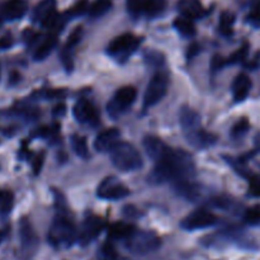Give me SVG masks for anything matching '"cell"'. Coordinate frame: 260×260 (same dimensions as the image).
<instances>
[{"label": "cell", "mask_w": 260, "mask_h": 260, "mask_svg": "<svg viewBox=\"0 0 260 260\" xmlns=\"http://www.w3.org/2000/svg\"><path fill=\"white\" fill-rule=\"evenodd\" d=\"M179 123L188 144L196 149H206L216 142V136L208 134L201 123L197 112L188 106H183L179 111Z\"/></svg>", "instance_id": "7a4b0ae2"}, {"label": "cell", "mask_w": 260, "mask_h": 260, "mask_svg": "<svg viewBox=\"0 0 260 260\" xmlns=\"http://www.w3.org/2000/svg\"><path fill=\"white\" fill-rule=\"evenodd\" d=\"M121 139V131L118 128H108L102 131L94 140V149L98 152H109Z\"/></svg>", "instance_id": "9a60e30c"}, {"label": "cell", "mask_w": 260, "mask_h": 260, "mask_svg": "<svg viewBox=\"0 0 260 260\" xmlns=\"http://www.w3.org/2000/svg\"><path fill=\"white\" fill-rule=\"evenodd\" d=\"M3 236H4V235H3V233H2V231H0V241L3 240Z\"/></svg>", "instance_id": "ee69618b"}, {"label": "cell", "mask_w": 260, "mask_h": 260, "mask_svg": "<svg viewBox=\"0 0 260 260\" xmlns=\"http://www.w3.org/2000/svg\"><path fill=\"white\" fill-rule=\"evenodd\" d=\"M56 0H41L33 10V22L46 25L56 15Z\"/></svg>", "instance_id": "ac0fdd59"}, {"label": "cell", "mask_w": 260, "mask_h": 260, "mask_svg": "<svg viewBox=\"0 0 260 260\" xmlns=\"http://www.w3.org/2000/svg\"><path fill=\"white\" fill-rule=\"evenodd\" d=\"M112 8V0H94L89 7L88 13L91 18H99Z\"/></svg>", "instance_id": "d4e9b609"}, {"label": "cell", "mask_w": 260, "mask_h": 260, "mask_svg": "<svg viewBox=\"0 0 260 260\" xmlns=\"http://www.w3.org/2000/svg\"><path fill=\"white\" fill-rule=\"evenodd\" d=\"M251 86H253V84H251L250 78L246 74H240V75L236 76L233 83L234 101L238 102V103L245 101L250 93Z\"/></svg>", "instance_id": "d6986e66"}, {"label": "cell", "mask_w": 260, "mask_h": 260, "mask_svg": "<svg viewBox=\"0 0 260 260\" xmlns=\"http://www.w3.org/2000/svg\"><path fill=\"white\" fill-rule=\"evenodd\" d=\"M244 221L249 225H259L260 223V205H255L248 208L244 215Z\"/></svg>", "instance_id": "f1b7e54d"}, {"label": "cell", "mask_w": 260, "mask_h": 260, "mask_svg": "<svg viewBox=\"0 0 260 260\" xmlns=\"http://www.w3.org/2000/svg\"><path fill=\"white\" fill-rule=\"evenodd\" d=\"M84 35V29L81 25L76 27L73 32L70 33L69 36L68 41H66L65 46L62 47V51H61V61H62V65L65 66L66 71L70 73L74 68V63H73V52H74V48L80 43L81 38H83Z\"/></svg>", "instance_id": "5bb4252c"}, {"label": "cell", "mask_w": 260, "mask_h": 260, "mask_svg": "<svg viewBox=\"0 0 260 260\" xmlns=\"http://www.w3.org/2000/svg\"><path fill=\"white\" fill-rule=\"evenodd\" d=\"M78 240V231L73 220L66 215H57L48 230V241L56 249H68Z\"/></svg>", "instance_id": "3957f363"}, {"label": "cell", "mask_w": 260, "mask_h": 260, "mask_svg": "<svg viewBox=\"0 0 260 260\" xmlns=\"http://www.w3.org/2000/svg\"><path fill=\"white\" fill-rule=\"evenodd\" d=\"M248 20L254 25V27L260 28V0L253 7L248 15Z\"/></svg>", "instance_id": "e575fe53"}, {"label": "cell", "mask_w": 260, "mask_h": 260, "mask_svg": "<svg viewBox=\"0 0 260 260\" xmlns=\"http://www.w3.org/2000/svg\"><path fill=\"white\" fill-rule=\"evenodd\" d=\"M140 43H141V38L136 37L132 33H123L109 43L107 52L119 62H124L137 50Z\"/></svg>", "instance_id": "8992f818"}, {"label": "cell", "mask_w": 260, "mask_h": 260, "mask_svg": "<svg viewBox=\"0 0 260 260\" xmlns=\"http://www.w3.org/2000/svg\"><path fill=\"white\" fill-rule=\"evenodd\" d=\"M249 194L260 198V177H251L249 179Z\"/></svg>", "instance_id": "d590c367"}, {"label": "cell", "mask_w": 260, "mask_h": 260, "mask_svg": "<svg viewBox=\"0 0 260 260\" xmlns=\"http://www.w3.org/2000/svg\"><path fill=\"white\" fill-rule=\"evenodd\" d=\"M88 9H89L88 0H78V2L70 8V10L68 12V15L69 17H79V15L88 12Z\"/></svg>", "instance_id": "1f68e13d"}, {"label": "cell", "mask_w": 260, "mask_h": 260, "mask_svg": "<svg viewBox=\"0 0 260 260\" xmlns=\"http://www.w3.org/2000/svg\"><path fill=\"white\" fill-rule=\"evenodd\" d=\"M168 86H169V76L164 71H159L151 78L147 84L146 91L144 95L145 108L155 106L167 95Z\"/></svg>", "instance_id": "9c48e42d"}, {"label": "cell", "mask_w": 260, "mask_h": 260, "mask_svg": "<svg viewBox=\"0 0 260 260\" xmlns=\"http://www.w3.org/2000/svg\"><path fill=\"white\" fill-rule=\"evenodd\" d=\"M109 155H111L112 164L121 172H136L144 167V161L139 150L129 142L119 141L109 151Z\"/></svg>", "instance_id": "277c9868"}, {"label": "cell", "mask_w": 260, "mask_h": 260, "mask_svg": "<svg viewBox=\"0 0 260 260\" xmlns=\"http://www.w3.org/2000/svg\"><path fill=\"white\" fill-rule=\"evenodd\" d=\"M12 45H13L12 36L8 35L0 38V48H2V50H7V48H9Z\"/></svg>", "instance_id": "ab89813d"}, {"label": "cell", "mask_w": 260, "mask_h": 260, "mask_svg": "<svg viewBox=\"0 0 260 260\" xmlns=\"http://www.w3.org/2000/svg\"><path fill=\"white\" fill-rule=\"evenodd\" d=\"M174 28L183 37H193L196 35V25L193 20L184 17H178L174 20Z\"/></svg>", "instance_id": "603a6c76"}, {"label": "cell", "mask_w": 260, "mask_h": 260, "mask_svg": "<svg viewBox=\"0 0 260 260\" xmlns=\"http://www.w3.org/2000/svg\"><path fill=\"white\" fill-rule=\"evenodd\" d=\"M234 23H235V15L231 12H223L220 17V30L222 35H233Z\"/></svg>", "instance_id": "484cf974"}, {"label": "cell", "mask_w": 260, "mask_h": 260, "mask_svg": "<svg viewBox=\"0 0 260 260\" xmlns=\"http://www.w3.org/2000/svg\"><path fill=\"white\" fill-rule=\"evenodd\" d=\"M150 0H127V9L132 15L146 14Z\"/></svg>", "instance_id": "4316f807"}, {"label": "cell", "mask_w": 260, "mask_h": 260, "mask_svg": "<svg viewBox=\"0 0 260 260\" xmlns=\"http://www.w3.org/2000/svg\"><path fill=\"white\" fill-rule=\"evenodd\" d=\"M73 114L76 121L81 124L95 127L99 124V113L95 106L89 101H79L74 106Z\"/></svg>", "instance_id": "4fadbf2b"}, {"label": "cell", "mask_w": 260, "mask_h": 260, "mask_svg": "<svg viewBox=\"0 0 260 260\" xmlns=\"http://www.w3.org/2000/svg\"><path fill=\"white\" fill-rule=\"evenodd\" d=\"M250 128V123L246 118H241L238 123L234 124L233 129H231V135H233L234 139H240L243 137L246 132Z\"/></svg>", "instance_id": "f546056e"}, {"label": "cell", "mask_w": 260, "mask_h": 260, "mask_svg": "<svg viewBox=\"0 0 260 260\" xmlns=\"http://www.w3.org/2000/svg\"><path fill=\"white\" fill-rule=\"evenodd\" d=\"M178 9L182 13L183 17L190 20L203 17L205 14V9L200 0H179Z\"/></svg>", "instance_id": "ffe728a7"}, {"label": "cell", "mask_w": 260, "mask_h": 260, "mask_svg": "<svg viewBox=\"0 0 260 260\" xmlns=\"http://www.w3.org/2000/svg\"><path fill=\"white\" fill-rule=\"evenodd\" d=\"M142 145H144V149L146 151L147 156L154 160L155 162L159 161L164 156L165 152L169 150V146L161 139L154 136V135L145 136L144 140H142Z\"/></svg>", "instance_id": "2e32d148"}, {"label": "cell", "mask_w": 260, "mask_h": 260, "mask_svg": "<svg viewBox=\"0 0 260 260\" xmlns=\"http://www.w3.org/2000/svg\"><path fill=\"white\" fill-rule=\"evenodd\" d=\"M129 189L124 184H122L121 180L116 177H108L99 184L96 194L99 198L107 201H118L123 200L127 196H129Z\"/></svg>", "instance_id": "30bf717a"}, {"label": "cell", "mask_w": 260, "mask_h": 260, "mask_svg": "<svg viewBox=\"0 0 260 260\" xmlns=\"http://www.w3.org/2000/svg\"><path fill=\"white\" fill-rule=\"evenodd\" d=\"M145 62L150 66V68H161L164 65V56L160 52H156V51H149V52L145 53L144 56Z\"/></svg>", "instance_id": "83f0119b"}, {"label": "cell", "mask_w": 260, "mask_h": 260, "mask_svg": "<svg viewBox=\"0 0 260 260\" xmlns=\"http://www.w3.org/2000/svg\"><path fill=\"white\" fill-rule=\"evenodd\" d=\"M217 222V217L210 212L206 208H201V210L194 211L190 215H188L184 220L182 221V228L188 231L201 230V229H207L213 226Z\"/></svg>", "instance_id": "7c38bea8"}, {"label": "cell", "mask_w": 260, "mask_h": 260, "mask_svg": "<svg viewBox=\"0 0 260 260\" xmlns=\"http://www.w3.org/2000/svg\"><path fill=\"white\" fill-rule=\"evenodd\" d=\"M136 98L137 90L134 86H122L116 91L113 98L109 101L108 106H107V112L113 119L119 118L126 113L127 109L131 108Z\"/></svg>", "instance_id": "52a82bcc"}, {"label": "cell", "mask_w": 260, "mask_h": 260, "mask_svg": "<svg viewBox=\"0 0 260 260\" xmlns=\"http://www.w3.org/2000/svg\"><path fill=\"white\" fill-rule=\"evenodd\" d=\"M155 169L149 179L154 183L189 182L196 175V164L192 155L184 150L169 147L164 156L155 162Z\"/></svg>", "instance_id": "6da1fadb"}, {"label": "cell", "mask_w": 260, "mask_h": 260, "mask_svg": "<svg viewBox=\"0 0 260 260\" xmlns=\"http://www.w3.org/2000/svg\"><path fill=\"white\" fill-rule=\"evenodd\" d=\"M57 134V126H42L40 127L38 129H36L35 132V136H38V137H45V139H47V137H51L52 135Z\"/></svg>", "instance_id": "8d00e7d4"}, {"label": "cell", "mask_w": 260, "mask_h": 260, "mask_svg": "<svg viewBox=\"0 0 260 260\" xmlns=\"http://www.w3.org/2000/svg\"><path fill=\"white\" fill-rule=\"evenodd\" d=\"M13 207V194L7 190L0 189V212L9 213Z\"/></svg>", "instance_id": "4dcf8cb0"}, {"label": "cell", "mask_w": 260, "mask_h": 260, "mask_svg": "<svg viewBox=\"0 0 260 260\" xmlns=\"http://www.w3.org/2000/svg\"><path fill=\"white\" fill-rule=\"evenodd\" d=\"M27 10V0H8L0 9V17L5 20H17L24 17Z\"/></svg>", "instance_id": "e0dca14e"}, {"label": "cell", "mask_w": 260, "mask_h": 260, "mask_svg": "<svg viewBox=\"0 0 260 260\" xmlns=\"http://www.w3.org/2000/svg\"><path fill=\"white\" fill-rule=\"evenodd\" d=\"M226 65V60L223 57H221L220 55H215L212 58V62H211V69L213 71H217L220 70L221 68Z\"/></svg>", "instance_id": "74e56055"}, {"label": "cell", "mask_w": 260, "mask_h": 260, "mask_svg": "<svg viewBox=\"0 0 260 260\" xmlns=\"http://www.w3.org/2000/svg\"><path fill=\"white\" fill-rule=\"evenodd\" d=\"M255 145H256V147L260 150V134L255 137Z\"/></svg>", "instance_id": "7bdbcfd3"}, {"label": "cell", "mask_w": 260, "mask_h": 260, "mask_svg": "<svg viewBox=\"0 0 260 260\" xmlns=\"http://www.w3.org/2000/svg\"><path fill=\"white\" fill-rule=\"evenodd\" d=\"M104 229V221L98 216L90 215L83 221L78 233V241L81 246H86L93 243Z\"/></svg>", "instance_id": "8fae6325"}, {"label": "cell", "mask_w": 260, "mask_h": 260, "mask_svg": "<svg viewBox=\"0 0 260 260\" xmlns=\"http://www.w3.org/2000/svg\"><path fill=\"white\" fill-rule=\"evenodd\" d=\"M65 113H66V106H65V104H62V103L57 104V106H56L55 108H53V111H52L53 117H56V118L65 116Z\"/></svg>", "instance_id": "60d3db41"}, {"label": "cell", "mask_w": 260, "mask_h": 260, "mask_svg": "<svg viewBox=\"0 0 260 260\" xmlns=\"http://www.w3.org/2000/svg\"><path fill=\"white\" fill-rule=\"evenodd\" d=\"M43 160H45V154L41 152V154L37 156V159H36L35 164H33V172H35V175H38L41 173V169H42V165H43Z\"/></svg>", "instance_id": "f35d334b"}, {"label": "cell", "mask_w": 260, "mask_h": 260, "mask_svg": "<svg viewBox=\"0 0 260 260\" xmlns=\"http://www.w3.org/2000/svg\"><path fill=\"white\" fill-rule=\"evenodd\" d=\"M248 50H249V45L248 43H245L243 47L239 48L235 53H233V55L226 60V65H229V63H238L245 60L246 55H248Z\"/></svg>", "instance_id": "d6a6232c"}, {"label": "cell", "mask_w": 260, "mask_h": 260, "mask_svg": "<svg viewBox=\"0 0 260 260\" xmlns=\"http://www.w3.org/2000/svg\"><path fill=\"white\" fill-rule=\"evenodd\" d=\"M19 254L20 258L30 259L40 246V239L28 218H22L19 222Z\"/></svg>", "instance_id": "ba28073f"}, {"label": "cell", "mask_w": 260, "mask_h": 260, "mask_svg": "<svg viewBox=\"0 0 260 260\" xmlns=\"http://www.w3.org/2000/svg\"><path fill=\"white\" fill-rule=\"evenodd\" d=\"M70 142L74 152H75L79 157H81V159H88V157L90 156V155H89V149L85 137L75 134L70 137Z\"/></svg>", "instance_id": "cb8c5ba5"}, {"label": "cell", "mask_w": 260, "mask_h": 260, "mask_svg": "<svg viewBox=\"0 0 260 260\" xmlns=\"http://www.w3.org/2000/svg\"><path fill=\"white\" fill-rule=\"evenodd\" d=\"M136 226L129 222H114L109 226L108 235L114 240H126L136 231Z\"/></svg>", "instance_id": "7402d4cb"}, {"label": "cell", "mask_w": 260, "mask_h": 260, "mask_svg": "<svg viewBox=\"0 0 260 260\" xmlns=\"http://www.w3.org/2000/svg\"><path fill=\"white\" fill-rule=\"evenodd\" d=\"M161 245V240L154 231L136 230L128 239L124 240L127 250L136 255H146L152 253Z\"/></svg>", "instance_id": "5b68a950"}, {"label": "cell", "mask_w": 260, "mask_h": 260, "mask_svg": "<svg viewBox=\"0 0 260 260\" xmlns=\"http://www.w3.org/2000/svg\"><path fill=\"white\" fill-rule=\"evenodd\" d=\"M56 46H57V35L50 32L47 37H46L45 40L38 45V47L36 48L33 58H35L36 61H43L47 56L51 55V52L55 50Z\"/></svg>", "instance_id": "44dd1931"}, {"label": "cell", "mask_w": 260, "mask_h": 260, "mask_svg": "<svg viewBox=\"0 0 260 260\" xmlns=\"http://www.w3.org/2000/svg\"><path fill=\"white\" fill-rule=\"evenodd\" d=\"M165 7V0H150L149 8H147L146 14L150 17H156L162 12Z\"/></svg>", "instance_id": "836d02e7"}, {"label": "cell", "mask_w": 260, "mask_h": 260, "mask_svg": "<svg viewBox=\"0 0 260 260\" xmlns=\"http://www.w3.org/2000/svg\"><path fill=\"white\" fill-rule=\"evenodd\" d=\"M200 50H201L200 46H198L197 43H193V45L189 47V51H188V55H187L188 60H190V58L194 57V56L200 52Z\"/></svg>", "instance_id": "b9f144b4"}]
</instances>
